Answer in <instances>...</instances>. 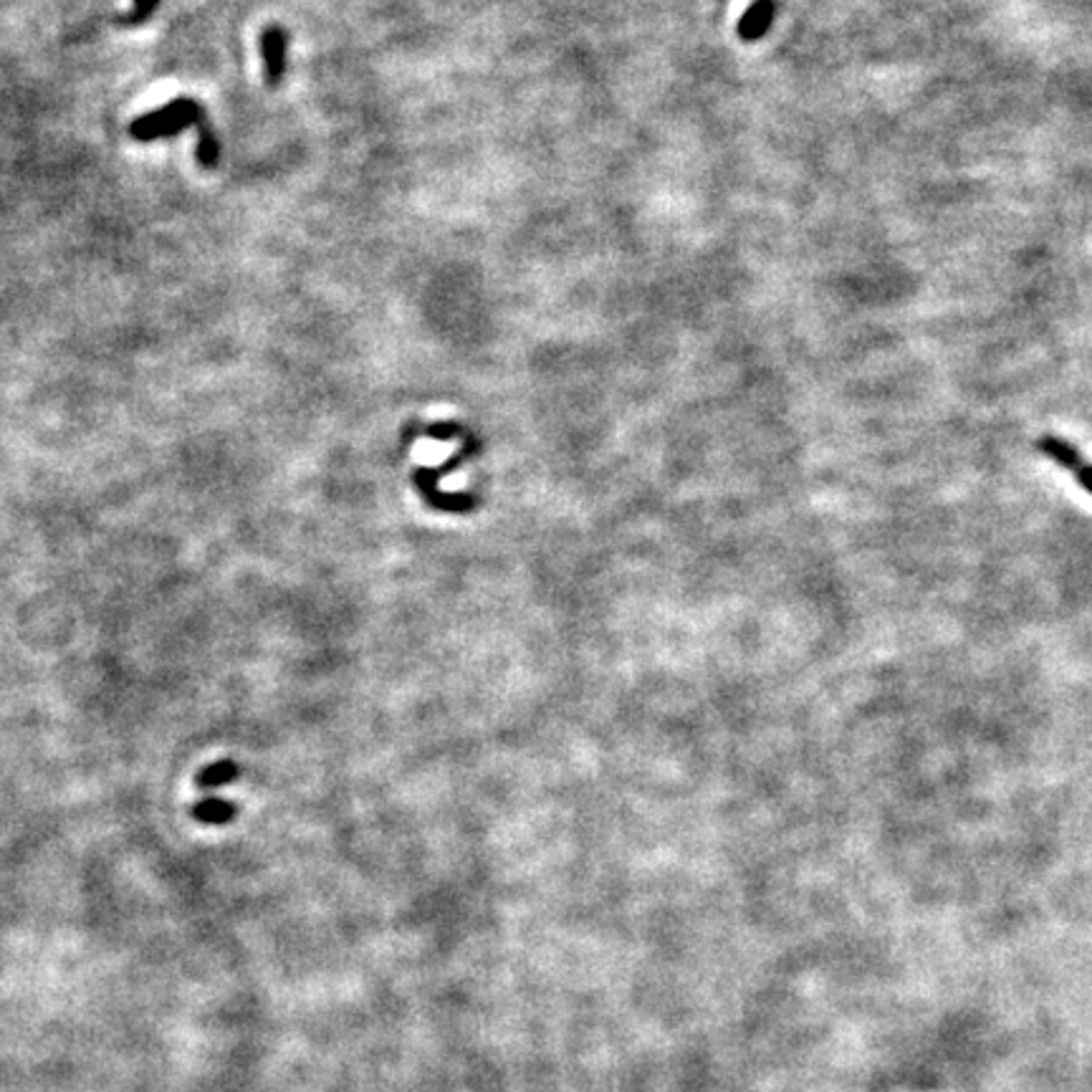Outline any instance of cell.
Returning a JSON list of instances; mask_svg holds the SVG:
<instances>
[{"label": "cell", "instance_id": "obj_6", "mask_svg": "<svg viewBox=\"0 0 1092 1092\" xmlns=\"http://www.w3.org/2000/svg\"><path fill=\"white\" fill-rule=\"evenodd\" d=\"M197 163H201V167H205V170H215L218 167V160H220V142L218 136H215L213 129H210L208 122H201L197 124Z\"/></svg>", "mask_w": 1092, "mask_h": 1092}, {"label": "cell", "instance_id": "obj_3", "mask_svg": "<svg viewBox=\"0 0 1092 1092\" xmlns=\"http://www.w3.org/2000/svg\"><path fill=\"white\" fill-rule=\"evenodd\" d=\"M772 18H774L772 0H756V3L749 8V14L743 16L741 36L751 41L759 39V36H764L769 26H772Z\"/></svg>", "mask_w": 1092, "mask_h": 1092}, {"label": "cell", "instance_id": "obj_7", "mask_svg": "<svg viewBox=\"0 0 1092 1092\" xmlns=\"http://www.w3.org/2000/svg\"><path fill=\"white\" fill-rule=\"evenodd\" d=\"M238 772L240 769L235 761H213V764H208L197 774V784H201L203 790H218L223 784H231V781L238 777Z\"/></svg>", "mask_w": 1092, "mask_h": 1092}, {"label": "cell", "instance_id": "obj_9", "mask_svg": "<svg viewBox=\"0 0 1092 1092\" xmlns=\"http://www.w3.org/2000/svg\"><path fill=\"white\" fill-rule=\"evenodd\" d=\"M1075 476H1077L1079 486H1083L1085 491H1088V494H1092V465H1090V463H1085L1083 468H1079Z\"/></svg>", "mask_w": 1092, "mask_h": 1092}, {"label": "cell", "instance_id": "obj_2", "mask_svg": "<svg viewBox=\"0 0 1092 1092\" xmlns=\"http://www.w3.org/2000/svg\"><path fill=\"white\" fill-rule=\"evenodd\" d=\"M287 30L278 26H269L260 34V54H264V71L266 82L271 86L281 84L287 74Z\"/></svg>", "mask_w": 1092, "mask_h": 1092}, {"label": "cell", "instance_id": "obj_1", "mask_svg": "<svg viewBox=\"0 0 1092 1092\" xmlns=\"http://www.w3.org/2000/svg\"><path fill=\"white\" fill-rule=\"evenodd\" d=\"M203 120L205 109L195 99L177 97L163 109H154L136 117V120L129 124V134H132L136 142H154L165 140V136H175L190 127H197Z\"/></svg>", "mask_w": 1092, "mask_h": 1092}, {"label": "cell", "instance_id": "obj_4", "mask_svg": "<svg viewBox=\"0 0 1092 1092\" xmlns=\"http://www.w3.org/2000/svg\"><path fill=\"white\" fill-rule=\"evenodd\" d=\"M1040 450L1045 453L1047 458H1052V461L1057 463V465H1063L1065 470H1072V474H1077V470L1085 465L1083 456H1079V453L1072 448V445L1067 443V440L1042 438L1040 440Z\"/></svg>", "mask_w": 1092, "mask_h": 1092}, {"label": "cell", "instance_id": "obj_8", "mask_svg": "<svg viewBox=\"0 0 1092 1092\" xmlns=\"http://www.w3.org/2000/svg\"><path fill=\"white\" fill-rule=\"evenodd\" d=\"M160 0H134V8L127 16L120 18L122 26H142L145 21H150V16L158 10Z\"/></svg>", "mask_w": 1092, "mask_h": 1092}, {"label": "cell", "instance_id": "obj_5", "mask_svg": "<svg viewBox=\"0 0 1092 1092\" xmlns=\"http://www.w3.org/2000/svg\"><path fill=\"white\" fill-rule=\"evenodd\" d=\"M192 817L203 824H226L235 817V804L218 797L203 799V802L192 806Z\"/></svg>", "mask_w": 1092, "mask_h": 1092}]
</instances>
